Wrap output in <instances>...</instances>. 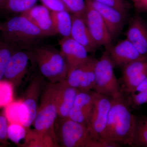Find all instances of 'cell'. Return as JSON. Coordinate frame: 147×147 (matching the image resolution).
Wrapping results in <instances>:
<instances>
[{
    "instance_id": "1",
    "label": "cell",
    "mask_w": 147,
    "mask_h": 147,
    "mask_svg": "<svg viewBox=\"0 0 147 147\" xmlns=\"http://www.w3.org/2000/svg\"><path fill=\"white\" fill-rule=\"evenodd\" d=\"M131 109L123 95L113 98L103 139L131 146L136 120Z\"/></svg>"
},
{
    "instance_id": "13",
    "label": "cell",
    "mask_w": 147,
    "mask_h": 147,
    "mask_svg": "<svg viewBox=\"0 0 147 147\" xmlns=\"http://www.w3.org/2000/svg\"><path fill=\"white\" fill-rule=\"evenodd\" d=\"M86 1L100 13L108 28L112 39L117 37L122 30L128 14L110 6L91 0Z\"/></svg>"
},
{
    "instance_id": "21",
    "label": "cell",
    "mask_w": 147,
    "mask_h": 147,
    "mask_svg": "<svg viewBox=\"0 0 147 147\" xmlns=\"http://www.w3.org/2000/svg\"><path fill=\"white\" fill-rule=\"evenodd\" d=\"M23 147H59L56 139L50 134L35 129H27Z\"/></svg>"
},
{
    "instance_id": "4",
    "label": "cell",
    "mask_w": 147,
    "mask_h": 147,
    "mask_svg": "<svg viewBox=\"0 0 147 147\" xmlns=\"http://www.w3.org/2000/svg\"><path fill=\"white\" fill-rule=\"evenodd\" d=\"M31 51L40 73L49 83L55 84L67 79L68 64L60 51L49 45L35 47Z\"/></svg>"
},
{
    "instance_id": "16",
    "label": "cell",
    "mask_w": 147,
    "mask_h": 147,
    "mask_svg": "<svg viewBox=\"0 0 147 147\" xmlns=\"http://www.w3.org/2000/svg\"><path fill=\"white\" fill-rule=\"evenodd\" d=\"M21 15L37 27L46 36L57 34L53 24L51 10L45 5H34Z\"/></svg>"
},
{
    "instance_id": "36",
    "label": "cell",
    "mask_w": 147,
    "mask_h": 147,
    "mask_svg": "<svg viewBox=\"0 0 147 147\" xmlns=\"http://www.w3.org/2000/svg\"><path fill=\"white\" fill-rule=\"evenodd\" d=\"M5 146H3V145L0 144V147H4Z\"/></svg>"
},
{
    "instance_id": "23",
    "label": "cell",
    "mask_w": 147,
    "mask_h": 147,
    "mask_svg": "<svg viewBox=\"0 0 147 147\" xmlns=\"http://www.w3.org/2000/svg\"><path fill=\"white\" fill-rule=\"evenodd\" d=\"M135 116V127L131 147H147V115Z\"/></svg>"
},
{
    "instance_id": "31",
    "label": "cell",
    "mask_w": 147,
    "mask_h": 147,
    "mask_svg": "<svg viewBox=\"0 0 147 147\" xmlns=\"http://www.w3.org/2000/svg\"><path fill=\"white\" fill-rule=\"evenodd\" d=\"M91 1L110 6L127 14H128L129 11L131 7L130 4L127 2L125 0H91Z\"/></svg>"
},
{
    "instance_id": "27",
    "label": "cell",
    "mask_w": 147,
    "mask_h": 147,
    "mask_svg": "<svg viewBox=\"0 0 147 147\" xmlns=\"http://www.w3.org/2000/svg\"><path fill=\"white\" fill-rule=\"evenodd\" d=\"M38 0H6L3 10L22 13L36 5Z\"/></svg>"
},
{
    "instance_id": "15",
    "label": "cell",
    "mask_w": 147,
    "mask_h": 147,
    "mask_svg": "<svg viewBox=\"0 0 147 147\" xmlns=\"http://www.w3.org/2000/svg\"><path fill=\"white\" fill-rule=\"evenodd\" d=\"M114 67L122 68L127 64L144 57L128 39L123 40L107 50Z\"/></svg>"
},
{
    "instance_id": "8",
    "label": "cell",
    "mask_w": 147,
    "mask_h": 147,
    "mask_svg": "<svg viewBox=\"0 0 147 147\" xmlns=\"http://www.w3.org/2000/svg\"><path fill=\"white\" fill-rule=\"evenodd\" d=\"M31 50H16L9 59L3 80L18 88L28 77L29 72L36 64Z\"/></svg>"
},
{
    "instance_id": "26",
    "label": "cell",
    "mask_w": 147,
    "mask_h": 147,
    "mask_svg": "<svg viewBox=\"0 0 147 147\" xmlns=\"http://www.w3.org/2000/svg\"><path fill=\"white\" fill-rule=\"evenodd\" d=\"M13 46L0 38V80H3L9 59L16 50Z\"/></svg>"
},
{
    "instance_id": "33",
    "label": "cell",
    "mask_w": 147,
    "mask_h": 147,
    "mask_svg": "<svg viewBox=\"0 0 147 147\" xmlns=\"http://www.w3.org/2000/svg\"><path fill=\"white\" fill-rule=\"evenodd\" d=\"M43 5L51 11L67 10V9L61 0H39Z\"/></svg>"
},
{
    "instance_id": "24",
    "label": "cell",
    "mask_w": 147,
    "mask_h": 147,
    "mask_svg": "<svg viewBox=\"0 0 147 147\" xmlns=\"http://www.w3.org/2000/svg\"><path fill=\"white\" fill-rule=\"evenodd\" d=\"M125 96L131 109H137L147 103V76L127 95Z\"/></svg>"
},
{
    "instance_id": "20",
    "label": "cell",
    "mask_w": 147,
    "mask_h": 147,
    "mask_svg": "<svg viewBox=\"0 0 147 147\" xmlns=\"http://www.w3.org/2000/svg\"><path fill=\"white\" fill-rule=\"evenodd\" d=\"M72 25L70 37L83 45L88 53H94L98 46L90 34L83 17L71 14Z\"/></svg>"
},
{
    "instance_id": "12",
    "label": "cell",
    "mask_w": 147,
    "mask_h": 147,
    "mask_svg": "<svg viewBox=\"0 0 147 147\" xmlns=\"http://www.w3.org/2000/svg\"><path fill=\"white\" fill-rule=\"evenodd\" d=\"M122 74L119 80L121 91L127 95L147 76V57L133 61L122 68Z\"/></svg>"
},
{
    "instance_id": "35",
    "label": "cell",
    "mask_w": 147,
    "mask_h": 147,
    "mask_svg": "<svg viewBox=\"0 0 147 147\" xmlns=\"http://www.w3.org/2000/svg\"><path fill=\"white\" fill-rule=\"evenodd\" d=\"M6 0H0V10H3Z\"/></svg>"
},
{
    "instance_id": "2",
    "label": "cell",
    "mask_w": 147,
    "mask_h": 147,
    "mask_svg": "<svg viewBox=\"0 0 147 147\" xmlns=\"http://www.w3.org/2000/svg\"><path fill=\"white\" fill-rule=\"evenodd\" d=\"M0 33L3 39L17 50H31L40 40L47 37L21 15L1 22Z\"/></svg>"
},
{
    "instance_id": "14",
    "label": "cell",
    "mask_w": 147,
    "mask_h": 147,
    "mask_svg": "<svg viewBox=\"0 0 147 147\" xmlns=\"http://www.w3.org/2000/svg\"><path fill=\"white\" fill-rule=\"evenodd\" d=\"M96 94L94 90H79L68 117L87 125L92 112Z\"/></svg>"
},
{
    "instance_id": "11",
    "label": "cell",
    "mask_w": 147,
    "mask_h": 147,
    "mask_svg": "<svg viewBox=\"0 0 147 147\" xmlns=\"http://www.w3.org/2000/svg\"><path fill=\"white\" fill-rule=\"evenodd\" d=\"M98 59L90 56L87 60L69 71L67 81L71 86L81 91L93 90L95 82V67Z\"/></svg>"
},
{
    "instance_id": "5",
    "label": "cell",
    "mask_w": 147,
    "mask_h": 147,
    "mask_svg": "<svg viewBox=\"0 0 147 147\" xmlns=\"http://www.w3.org/2000/svg\"><path fill=\"white\" fill-rule=\"evenodd\" d=\"M58 83L49 82L45 84L36 117L33 123L36 130L50 134L56 140L55 125L57 118L56 96Z\"/></svg>"
},
{
    "instance_id": "19",
    "label": "cell",
    "mask_w": 147,
    "mask_h": 147,
    "mask_svg": "<svg viewBox=\"0 0 147 147\" xmlns=\"http://www.w3.org/2000/svg\"><path fill=\"white\" fill-rule=\"evenodd\" d=\"M78 91L68 84L66 79L58 83L56 96L57 118L68 117Z\"/></svg>"
},
{
    "instance_id": "29",
    "label": "cell",
    "mask_w": 147,
    "mask_h": 147,
    "mask_svg": "<svg viewBox=\"0 0 147 147\" xmlns=\"http://www.w3.org/2000/svg\"><path fill=\"white\" fill-rule=\"evenodd\" d=\"M71 14L84 18L86 8L85 0H61Z\"/></svg>"
},
{
    "instance_id": "10",
    "label": "cell",
    "mask_w": 147,
    "mask_h": 147,
    "mask_svg": "<svg viewBox=\"0 0 147 147\" xmlns=\"http://www.w3.org/2000/svg\"><path fill=\"white\" fill-rule=\"evenodd\" d=\"M85 1L86 8L84 18L90 34L98 47L103 46L108 50L113 45V39L108 28L100 13Z\"/></svg>"
},
{
    "instance_id": "6",
    "label": "cell",
    "mask_w": 147,
    "mask_h": 147,
    "mask_svg": "<svg viewBox=\"0 0 147 147\" xmlns=\"http://www.w3.org/2000/svg\"><path fill=\"white\" fill-rule=\"evenodd\" d=\"M114 65L105 50L98 60L95 67V82L94 91L99 94L115 98L122 96L120 86L114 71Z\"/></svg>"
},
{
    "instance_id": "9",
    "label": "cell",
    "mask_w": 147,
    "mask_h": 147,
    "mask_svg": "<svg viewBox=\"0 0 147 147\" xmlns=\"http://www.w3.org/2000/svg\"><path fill=\"white\" fill-rule=\"evenodd\" d=\"M113 99L96 93L92 112L87 125L91 136L94 140L104 139L103 135Z\"/></svg>"
},
{
    "instance_id": "22",
    "label": "cell",
    "mask_w": 147,
    "mask_h": 147,
    "mask_svg": "<svg viewBox=\"0 0 147 147\" xmlns=\"http://www.w3.org/2000/svg\"><path fill=\"white\" fill-rule=\"evenodd\" d=\"M51 16L57 34L63 37H70L72 25L71 13L66 10L51 11Z\"/></svg>"
},
{
    "instance_id": "32",
    "label": "cell",
    "mask_w": 147,
    "mask_h": 147,
    "mask_svg": "<svg viewBox=\"0 0 147 147\" xmlns=\"http://www.w3.org/2000/svg\"><path fill=\"white\" fill-rule=\"evenodd\" d=\"M8 125L9 122L4 113L0 112V144L5 146L9 144L7 136Z\"/></svg>"
},
{
    "instance_id": "30",
    "label": "cell",
    "mask_w": 147,
    "mask_h": 147,
    "mask_svg": "<svg viewBox=\"0 0 147 147\" xmlns=\"http://www.w3.org/2000/svg\"><path fill=\"white\" fill-rule=\"evenodd\" d=\"M22 100L13 101L5 108L4 113L9 123H20L19 118V110Z\"/></svg>"
},
{
    "instance_id": "7",
    "label": "cell",
    "mask_w": 147,
    "mask_h": 147,
    "mask_svg": "<svg viewBox=\"0 0 147 147\" xmlns=\"http://www.w3.org/2000/svg\"><path fill=\"white\" fill-rule=\"evenodd\" d=\"M45 83L44 77L40 73L35 75L24 93L19 108V118L20 123L27 129L33 124L36 117Z\"/></svg>"
},
{
    "instance_id": "17",
    "label": "cell",
    "mask_w": 147,
    "mask_h": 147,
    "mask_svg": "<svg viewBox=\"0 0 147 147\" xmlns=\"http://www.w3.org/2000/svg\"><path fill=\"white\" fill-rule=\"evenodd\" d=\"M126 36L141 55L147 57V24L139 14L130 18Z\"/></svg>"
},
{
    "instance_id": "34",
    "label": "cell",
    "mask_w": 147,
    "mask_h": 147,
    "mask_svg": "<svg viewBox=\"0 0 147 147\" xmlns=\"http://www.w3.org/2000/svg\"><path fill=\"white\" fill-rule=\"evenodd\" d=\"M138 13L147 12V0H131Z\"/></svg>"
},
{
    "instance_id": "37",
    "label": "cell",
    "mask_w": 147,
    "mask_h": 147,
    "mask_svg": "<svg viewBox=\"0 0 147 147\" xmlns=\"http://www.w3.org/2000/svg\"><path fill=\"white\" fill-rule=\"evenodd\" d=\"M1 21H0V27H1Z\"/></svg>"
},
{
    "instance_id": "3",
    "label": "cell",
    "mask_w": 147,
    "mask_h": 147,
    "mask_svg": "<svg viewBox=\"0 0 147 147\" xmlns=\"http://www.w3.org/2000/svg\"><path fill=\"white\" fill-rule=\"evenodd\" d=\"M56 141L59 147H104L102 140H94L86 125L69 117L57 118L55 125Z\"/></svg>"
},
{
    "instance_id": "25",
    "label": "cell",
    "mask_w": 147,
    "mask_h": 147,
    "mask_svg": "<svg viewBox=\"0 0 147 147\" xmlns=\"http://www.w3.org/2000/svg\"><path fill=\"white\" fill-rule=\"evenodd\" d=\"M27 129L21 123H9L7 129L8 139L18 146L22 147L26 137Z\"/></svg>"
},
{
    "instance_id": "18",
    "label": "cell",
    "mask_w": 147,
    "mask_h": 147,
    "mask_svg": "<svg viewBox=\"0 0 147 147\" xmlns=\"http://www.w3.org/2000/svg\"><path fill=\"white\" fill-rule=\"evenodd\" d=\"M59 43L61 53L68 64V73L89 57L86 48L70 37H63Z\"/></svg>"
},
{
    "instance_id": "28",
    "label": "cell",
    "mask_w": 147,
    "mask_h": 147,
    "mask_svg": "<svg viewBox=\"0 0 147 147\" xmlns=\"http://www.w3.org/2000/svg\"><path fill=\"white\" fill-rule=\"evenodd\" d=\"M13 88L10 82L0 80V108H5L13 101Z\"/></svg>"
}]
</instances>
